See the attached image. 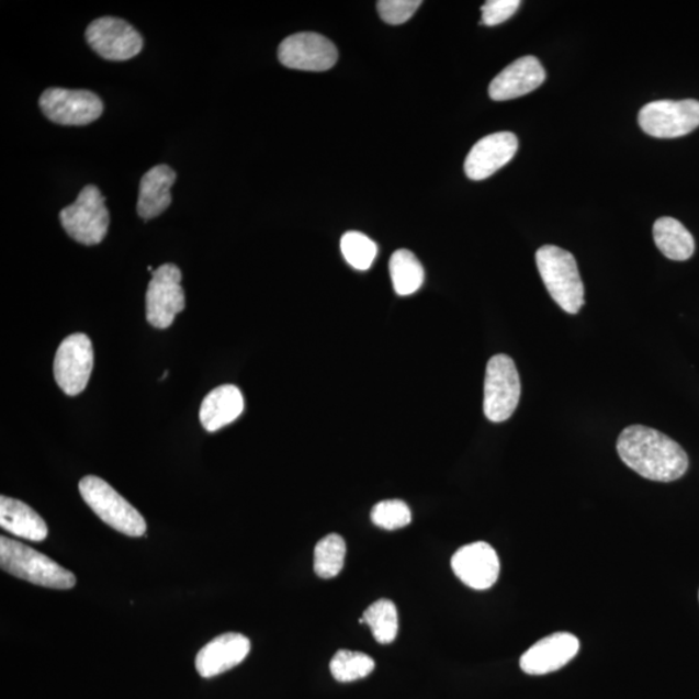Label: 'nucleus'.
Masks as SVG:
<instances>
[{
  "mask_svg": "<svg viewBox=\"0 0 699 699\" xmlns=\"http://www.w3.org/2000/svg\"><path fill=\"white\" fill-rule=\"evenodd\" d=\"M249 652L248 638L241 633H225L201 649L196 657L198 673L205 679L225 674L228 669L239 666L248 657Z\"/></svg>",
  "mask_w": 699,
  "mask_h": 699,
  "instance_id": "obj_17",
  "label": "nucleus"
},
{
  "mask_svg": "<svg viewBox=\"0 0 699 699\" xmlns=\"http://www.w3.org/2000/svg\"><path fill=\"white\" fill-rule=\"evenodd\" d=\"M60 221L71 239L83 245H98L105 239L111 216L102 192L95 185H88L76 203L63 208Z\"/></svg>",
  "mask_w": 699,
  "mask_h": 699,
  "instance_id": "obj_5",
  "label": "nucleus"
},
{
  "mask_svg": "<svg viewBox=\"0 0 699 699\" xmlns=\"http://www.w3.org/2000/svg\"><path fill=\"white\" fill-rule=\"evenodd\" d=\"M371 520L381 529L398 530L413 521V514L405 501L385 500L373 507Z\"/></svg>",
  "mask_w": 699,
  "mask_h": 699,
  "instance_id": "obj_27",
  "label": "nucleus"
},
{
  "mask_svg": "<svg viewBox=\"0 0 699 699\" xmlns=\"http://www.w3.org/2000/svg\"><path fill=\"white\" fill-rule=\"evenodd\" d=\"M86 40L99 56L111 61H126L140 54L143 37L125 20L102 18L89 25Z\"/></svg>",
  "mask_w": 699,
  "mask_h": 699,
  "instance_id": "obj_11",
  "label": "nucleus"
},
{
  "mask_svg": "<svg viewBox=\"0 0 699 699\" xmlns=\"http://www.w3.org/2000/svg\"><path fill=\"white\" fill-rule=\"evenodd\" d=\"M421 4L420 0H381L377 11L386 24L401 25L407 23Z\"/></svg>",
  "mask_w": 699,
  "mask_h": 699,
  "instance_id": "obj_28",
  "label": "nucleus"
},
{
  "mask_svg": "<svg viewBox=\"0 0 699 699\" xmlns=\"http://www.w3.org/2000/svg\"><path fill=\"white\" fill-rule=\"evenodd\" d=\"M93 369V349L83 334L71 335L57 349L54 373L57 385L70 396L81 394L88 386Z\"/></svg>",
  "mask_w": 699,
  "mask_h": 699,
  "instance_id": "obj_10",
  "label": "nucleus"
},
{
  "mask_svg": "<svg viewBox=\"0 0 699 699\" xmlns=\"http://www.w3.org/2000/svg\"><path fill=\"white\" fill-rule=\"evenodd\" d=\"M521 381L517 367L508 356L499 354L489 359L485 377V416L489 421L503 422L510 419L520 403Z\"/></svg>",
  "mask_w": 699,
  "mask_h": 699,
  "instance_id": "obj_6",
  "label": "nucleus"
},
{
  "mask_svg": "<svg viewBox=\"0 0 699 699\" xmlns=\"http://www.w3.org/2000/svg\"><path fill=\"white\" fill-rule=\"evenodd\" d=\"M653 236L662 255L673 261H687L695 255L694 236L679 221L663 216L654 223Z\"/></svg>",
  "mask_w": 699,
  "mask_h": 699,
  "instance_id": "obj_21",
  "label": "nucleus"
},
{
  "mask_svg": "<svg viewBox=\"0 0 699 699\" xmlns=\"http://www.w3.org/2000/svg\"><path fill=\"white\" fill-rule=\"evenodd\" d=\"M329 668L337 681L351 683L371 675L374 661L362 652L338 651L331 658Z\"/></svg>",
  "mask_w": 699,
  "mask_h": 699,
  "instance_id": "obj_25",
  "label": "nucleus"
},
{
  "mask_svg": "<svg viewBox=\"0 0 699 699\" xmlns=\"http://www.w3.org/2000/svg\"><path fill=\"white\" fill-rule=\"evenodd\" d=\"M177 180L176 171L168 165H157L140 180L138 214L143 219H154L171 204V187Z\"/></svg>",
  "mask_w": 699,
  "mask_h": 699,
  "instance_id": "obj_18",
  "label": "nucleus"
},
{
  "mask_svg": "<svg viewBox=\"0 0 699 699\" xmlns=\"http://www.w3.org/2000/svg\"><path fill=\"white\" fill-rule=\"evenodd\" d=\"M537 266L554 302L567 314H578L585 305V285L574 256L554 245H544L537 251Z\"/></svg>",
  "mask_w": 699,
  "mask_h": 699,
  "instance_id": "obj_3",
  "label": "nucleus"
},
{
  "mask_svg": "<svg viewBox=\"0 0 699 699\" xmlns=\"http://www.w3.org/2000/svg\"><path fill=\"white\" fill-rule=\"evenodd\" d=\"M245 402L240 388L235 385H222L205 396L200 408L201 425L208 432L227 427L239 419Z\"/></svg>",
  "mask_w": 699,
  "mask_h": 699,
  "instance_id": "obj_19",
  "label": "nucleus"
},
{
  "mask_svg": "<svg viewBox=\"0 0 699 699\" xmlns=\"http://www.w3.org/2000/svg\"><path fill=\"white\" fill-rule=\"evenodd\" d=\"M185 307L182 271L166 263L154 271L146 295L147 320L157 329H166Z\"/></svg>",
  "mask_w": 699,
  "mask_h": 699,
  "instance_id": "obj_9",
  "label": "nucleus"
},
{
  "mask_svg": "<svg viewBox=\"0 0 699 699\" xmlns=\"http://www.w3.org/2000/svg\"><path fill=\"white\" fill-rule=\"evenodd\" d=\"M0 566L5 573L33 585L70 589L76 586V575L34 548L5 537H0Z\"/></svg>",
  "mask_w": 699,
  "mask_h": 699,
  "instance_id": "obj_2",
  "label": "nucleus"
},
{
  "mask_svg": "<svg viewBox=\"0 0 699 699\" xmlns=\"http://www.w3.org/2000/svg\"><path fill=\"white\" fill-rule=\"evenodd\" d=\"M40 106L49 121L61 126H86L102 117L104 104L88 90L47 89Z\"/></svg>",
  "mask_w": 699,
  "mask_h": 699,
  "instance_id": "obj_8",
  "label": "nucleus"
},
{
  "mask_svg": "<svg viewBox=\"0 0 699 699\" xmlns=\"http://www.w3.org/2000/svg\"><path fill=\"white\" fill-rule=\"evenodd\" d=\"M360 622L370 627L372 635L380 644H391L398 635L399 618L398 610L393 601L382 598L373 602L369 609L364 611Z\"/></svg>",
  "mask_w": 699,
  "mask_h": 699,
  "instance_id": "obj_23",
  "label": "nucleus"
},
{
  "mask_svg": "<svg viewBox=\"0 0 699 699\" xmlns=\"http://www.w3.org/2000/svg\"><path fill=\"white\" fill-rule=\"evenodd\" d=\"M518 139L514 133H495L481 139L467 155L464 169L467 178L484 180L509 164L517 154Z\"/></svg>",
  "mask_w": 699,
  "mask_h": 699,
  "instance_id": "obj_15",
  "label": "nucleus"
},
{
  "mask_svg": "<svg viewBox=\"0 0 699 699\" xmlns=\"http://www.w3.org/2000/svg\"><path fill=\"white\" fill-rule=\"evenodd\" d=\"M346 557V543L342 537H324L315 546L314 571L323 579L335 578L342 572Z\"/></svg>",
  "mask_w": 699,
  "mask_h": 699,
  "instance_id": "obj_24",
  "label": "nucleus"
},
{
  "mask_svg": "<svg viewBox=\"0 0 699 699\" xmlns=\"http://www.w3.org/2000/svg\"><path fill=\"white\" fill-rule=\"evenodd\" d=\"M342 255L352 268L365 271L377 257V245L372 241L369 236L350 230L346 233L341 239Z\"/></svg>",
  "mask_w": 699,
  "mask_h": 699,
  "instance_id": "obj_26",
  "label": "nucleus"
},
{
  "mask_svg": "<svg viewBox=\"0 0 699 699\" xmlns=\"http://www.w3.org/2000/svg\"><path fill=\"white\" fill-rule=\"evenodd\" d=\"M639 125L658 139H675L699 127V102L694 99L658 100L641 108Z\"/></svg>",
  "mask_w": 699,
  "mask_h": 699,
  "instance_id": "obj_7",
  "label": "nucleus"
},
{
  "mask_svg": "<svg viewBox=\"0 0 699 699\" xmlns=\"http://www.w3.org/2000/svg\"><path fill=\"white\" fill-rule=\"evenodd\" d=\"M453 573L465 586L477 590L492 588L500 574V561L492 545L475 542L461 546L451 560Z\"/></svg>",
  "mask_w": 699,
  "mask_h": 699,
  "instance_id": "obj_13",
  "label": "nucleus"
},
{
  "mask_svg": "<svg viewBox=\"0 0 699 699\" xmlns=\"http://www.w3.org/2000/svg\"><path fill=\"white\" fill-rule=\"evenodd\" d=\"M578 638L568 632H556L539 640L521 657L522 672L529 675H545L567 665L578 654Z\"/></svg>",
  "mask_w": 699,
  "mask_h": 699,
  "instance_id": "obj_14",
  "label": "nucleus"
},
{
  "mask_svg": "<svg viewBox=\"0 0 699 699\" xmlns=\"http://www.w3.org/2000/svg\"><path fill=\"white\" fill-rule=\"evenodd\" d=\"M388 270L394 285V291L399 295H410L420 290L425 272L419 259L413 251L396 250L388 262Z\"/></svg>",
  "mask_w": 699,
  "mask_h": 699,
  "instance_id": "obj_22",
  "label": "nucleus"
},
{
  "mask_svg": "<svg viewBox=\"0 0 699 699\" xmlns=\"http://www.w3.org/2000/svg\"><path fill=\"white\" fill-rule=\"evenodd\" d=\"M617 451L623 463L641 477L655 482H673L688 471L687 452L663 432L632 425L618 437Z\"/></svg>",
  "mask_w": 699,
  "mask_h": 699,
  "instance_id": "obj_1",
  "label": "nucleus"
},
{
  "mask_svg": "<svg viewBox=\"0 0 699 699\" xmlns=\"http://www.w3.org/2000/svg\"><path fill=\"white\" fill-rule=\"evenodd\" d=\"M0 526L12 535L31 542H43L48 535L47 523L37 511L12 497H0Z\"/></svg>",
  "mask_w": 699,
  "mask_h": 699,
  "instance_id": "obj_20",
  "label": "nucleus"
},
{
  "mask_svg": "<svg viewBox=\"0 0 699 699\" xmlns=\"http://www.w3.org/2000/svg\"><path fill=\"white\" fill-rule=\"evenodd\" d=\"M79 493L93 514L112 529L134 538L146 534L147 523L139 511L104 480L88 475L79 482Z\"/></svg>",
  "mask_w": 699,
  "mask_h": 699,
  "instance_id": "obj_4",
  "label": "nucleus"
},
{
  "mask_svg": "<svg viewBox=\"0 0 699 699\" xmlns=\"http://www.w3.org/2000/svg\"><path fill=\"white\" fill-rule=\"evenodd\" d=\"M278 56L290 69L326 71L335 67L338 52L334 43L320 34L298 33L281 42Z\"/></svg>",
  "mask_w": 699,
  "mask_h": 699,
  "instance_id": "obj_12",
  "label": "nucleus"
},
{
  "mask_svg": "<svg viewBox=\"0 0 699 699\" xmlns=\"http://www.w3.org/2000/svg\"><path fill=\"white\" fill-rule=\"evenodd\" d=\"M520 0H488L481 9V24L496 26L506 23L520 9Z\"/></svg>",
  "mask_w": 699,
  "mask_h": 699,
  "instance_id": "obj_29",
  "label": "nucleus"
},
{
  "mask_svg": "<svg viewBox=\"0 0 699 699\" xmlns=\"http://www.w3.org/2000/svg\"><path fill=\"white\" fill-rule=\"evenodd\" d=\"M545 81L543 65L534 56H523L508 65L489 84V98L495 102L517 99L537 90Z\"/></svg>",
  "mask_w": 699,
  "mask_h": 699,
  "instance_id": "obj_16",
  "label": "nucleus"
}]
</instances>
